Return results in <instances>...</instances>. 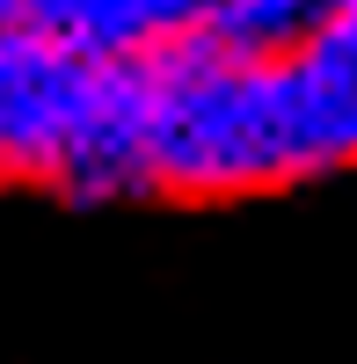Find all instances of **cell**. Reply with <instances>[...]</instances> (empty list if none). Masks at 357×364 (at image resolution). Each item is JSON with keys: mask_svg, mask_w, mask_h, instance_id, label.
Instances as JSON below:
<instances>
[{"mask_svg": "<svg viewBox=\"0 0 357 364\" xmlns=\"http://www.w3.org/2000/svg\"><path fill=\"white\" fill-rule=\"evenodd\" d=\"M154 197H255L357 168V0L292 51L175 37L139 58Z\"/></svg>", "mask_w": 357, "mask_h": 364, "instance_id": "6da1fadb", "label": "cell"}, {"mask_svg": "<svg viewBox=\"0 0 357 364\" xmlns=\"http://www.w3.org/2000/svg\"><path fill=\"white\" fill-rule=\"evenodd\" d=\"M110 58H80L22 22H0V182H51L95 117Z\"/></svg>", "mask_w": 357, "mask_h": 364, "instance_id": "7a4b0ae2", "label": "cell"}]
</instances>
